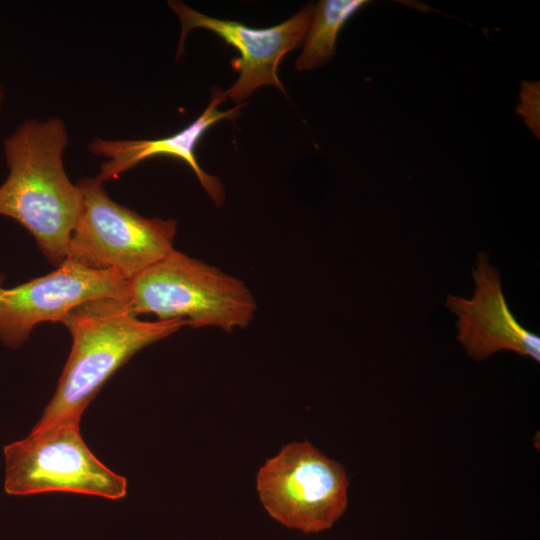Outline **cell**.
I'll return each mask as SVG.
<instances>
[{"label":"cell","mask_w":540,"mask_h":540,"mask_svg":"<svg viewBox=\"0 0 540 540\" xmlns=\"http://www.w3.org/2000/svg\"><path fill=\"white\" fill-rule=\"evenodd\" d=\"M256 488L274 520L305 534L330 529L348 502L344 466L308 441L289 443L267 459L257 473Z\"/></svg>","instance_id":"obj_6"},{"label":"cell","mask_w":540,"mask_h":540,"mask_svg":"<svg viewBox=\"0 0 540 540\" xmlns=\"http://www.w3.org/2000/svg\"><path fill=\"white\" fill-rule=\"evenodd\" d=\"M77 185L83 208L66 258L130 281L174 249L176 220L139 215L112 200L95 178Z\"/></svg>","instance_id":"obj_5"},{"label":"cell","mask_w":540,"mask_h":540,"mask_svg":"<svg viewBox=\"0 0 540 540\" xmlns=\"http://www.w3.org/2000/svg\"><path fill=\"white\" fill-rule=\"evenodd\" d=\"M128 282L115 272L66 258L47 275L12 288L0 286V340L16 348L41 322L62 323L74 309L94 300H126Z\"/></svg>","instance_id":"obj_7"},{"label":"cell","mask_w":540,"mask_h":540,"mask_svg":"<svg viewBox=\"0 0 540 540\" xmlns=\"http://www.w3.org/2000/svg\"><path fill=\"white\" fill-rule=\"evenodd\" d=\"M168 5L181 24L177 58L183 53L188 33L195 28L215 33L238 50L240 56L231 61L232 67L238 72V79L225 93L235 103L241 104L264 85L275 86L286 94L278 77V66L287 53L302 45L316 4L307 3L286 21L266 28H253L238 21L213 18L182 1H168Z\"/></svg>","instance_id":"obj_8"},{"label":"cell","mask_w":540,"mask_h":540,"mask_svg":"<svg viewBox=\"0 0 540 540\" xmlns=\"http://www.w3.org/2000/svg\"><path fill=\"white\" fill-rule=\"evenodd\" d=\"M62 323L72 336V348L39 425L80 421L104 383L135 353L187 326L183 320H140L126 300L117 299L80 305Z\"/></svg>","instance_id":"obj_2"},{"label":"cell","mask_w":540,"mask_h":540,"mask_svg":"<svg viewBox=\"0 0 540 540\" xmlns=\"http://www.w3.org/2000/svg\"><path fill=\"white\" fill-rule=\"evenodd\" d=\"M3 95H4V94H3V91H2V89H1V87H0V107H1L2 102H3Z\"/></svg>","instance_id":"obj_13"},{"label":"cell","mask_w":540,"mask_h":540,"mask_svg":"<svg viewBox=\"0 0 540 540\" xmlns=\"http://www.w3.org/2000/svg\"><path fill=\"white\" fill-rule=\"evenodd\" d=\"M368 1L321 0L303 40V49L296 60L298 71H307L328 63L335 54L338 34L344 24Z\"/></svg>","instance_id":"obj_11"},{"label":"cell","mask_w":540,"mask_h":540,"mask_svg":"<svg viewBox=\"0 0 540 540\" xmlns=\"http://www.w3.org/2000/svg\"><path fill=\"white\" fill-rule=\"evenodd\" d=\"M79 425L73 419L36 424L26 438L6 445L5 492L15 496L70 492L111 500L125 497L126 478L96 458Z\"/></svg>","instance_id":"obj_4"},{"label":"cell","mask_w":540,"mask_h":540,"mask_svg":"<svg viewBox=\"0 0 540 540\" xmlns=\"http://www.w3.org/2000/svg\"><path fill=\"white\" fill-rule=\"evenodd\" d=\"M67 146L66 125L58 117L26 120L3 142L9 174L0 186V215L28 230L57 267L83 208L80 188L64 168Z\"/></svg>","instance_id":"obj_1"},{"label":"cell","mask_w":540,"mask_h":540,"mask_svg":"<svg viewBox=\"0 0 540 540\" xmlns=\"http://www.w3.org/2000/svg\"><path fill=\"white\" fill-rule=\"evenodd\" d=\"M227 98L225 91L214 86L211 100L203 113L179 132L159 139H103L94 138L88 145V150L95 156L105 160L95 177L101 183L118 178L122 173L134 168L140 162L156 157L170 156L183 160L195 173L201 186L210 196L216 206L224 203V188L219 178L206 173L199 165L195 149L204 133L220 120H235L240 115L241 107L219 111L217 107Z\"/></svg>","instance_id":"obj_10"},{"label":"cell","mask_w":540,"mask_h":540,"mask_svg":"<svg viewBox=\"0 0 540 540\" xmlns=\"http://www.w3.org/2000/svg\"><path fill=\"white\" fill-rule=\"evenodd\" d=\"M126 305L137 317L154 314L158 321L227 332L247 327L257 310L242 280L175 249L128 282Z\"/></svg>","instance_id":"obj_3"},{"label":"cell","mask_w":540,"mask_h":540,"mask_svg":"<svg viewBox=\"0 0 540 540\" xmlns=\"http://www.w3.org/2000/svg\"><path fill=\"white\" fill-rule=\"evenodd\" d=\"M472 271L475 291L471 299L448 295L447 308L457 316V339L470 358L481 361L510 350L540 361V338L524 329L512 315L502 291L498 270L479 253Z\"/></svg>","instance_id":"obj_9"},{"label":"cell","mask_w":540,"mask_h":540,"mask_svg":"<svg viewBox=\"0 0 540 540\" xmlns=\"http://www.w3.org/2000/svg\"><path fill=\"white\" fill-rule=\"evenodd\" d=\"M517 114L527 127L540 138V83L539 81H522L519 91Z\"/></svg>","instance_id":"obj_12"}]
</instances>
